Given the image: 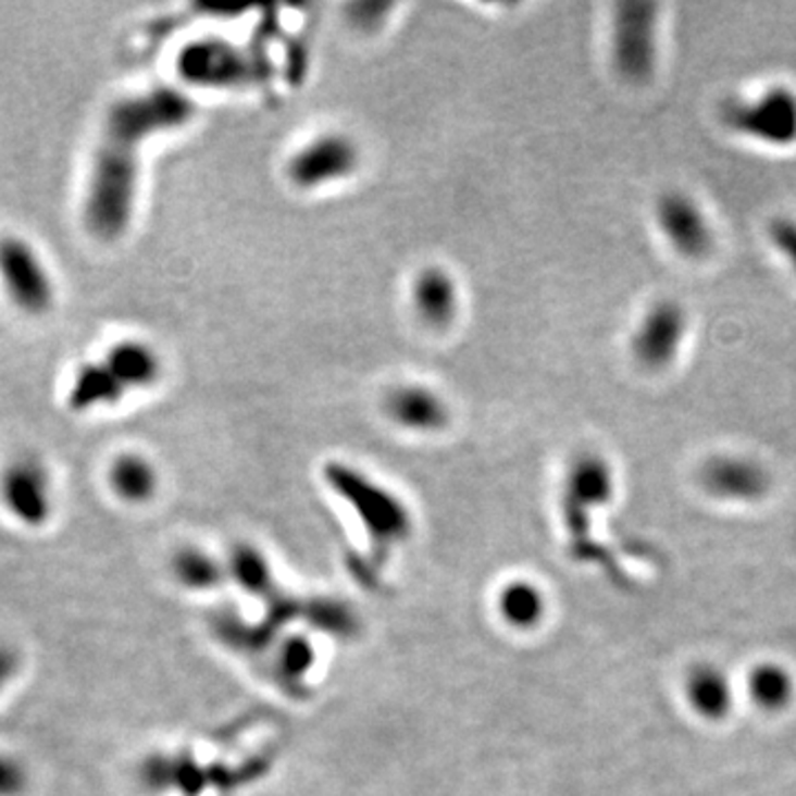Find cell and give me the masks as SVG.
Masks as SVG:
<instances>
[{
    "mask_svg": "<svg viewBox=\"0 0 796 796\" xmlns=\"http://www.w3.org/2000/svg\"><path fill=\"white\" fill-rule=\"evenodd\" d=\"M192 115V100L173 87H156L111 104L85 197V222L96 237L113 241L126 233L136 207L140 149L149 138L186 126Z\"/></svg>",
    "mask_w": 796,
    "mask_h": 796,
    "instance_id": "1",
    "label": "cell"
},
{
    "mask_svg": "<svg viewBox=\"0 0 796 796\" xmlns=\"http://www.w3.org/2000/svg\"><path fill=\"white\" fill-rule=\"evenodd\" d=\"M177 72L195 87L237 89L259 83L265 76V64L235 42L224 38H202L182 49Z\"/></svg>",
    "mask_w": 796,
    "mask_h": 796,
    "instance_id": "2",
    "label": "cell"
},
{
    "mask_svg": "<svg viewBox=\"0 0 796 796\" xmlns=\"http://www.w3.org/2000/svg\"><path fill=\"white\" fill-rule=\"evenodd\" d=\"M723 122L739 136L772 147L796 142V94L785 87H772L753 100L727 102Z\"/></svg>",
    "mask_w": 796,
    "mask_h": 796,
    "instance_id": "3",
    "label": "cell"
},
{
    "mask_svg": "<svg viewBox=\"0 0 796 796\" xmlns=\"http://www.w3.org/2000/svg\"><path fill=\"white\" fill-rule=\"evenodd\" d=\"M361 153L344 133H325L301 147L288 162V177L299 188H319L352 175Z\"/></svg>",
    "mask_w": 796,
    "mask_h": 796,
    "instance_id": "4",
    "label": "cell"
},
{
    "mask_svg": "<svg viewBox=\"0 0 796 796\" xmlns=\"http://www.w3.org/2000/svg\"><path fill=\"white\" fill-rule=\"evenodd\" d=\"M0 277L12 301L29 312L40 314L49 310L53 288L40 257L21 237L0 239Z\"/></svg>",
    "mask_w": 796,
    "mask_h": 796,
    "instance_id": "5",
    "label": "cell"
},
{
    "mask_svg": "<svg viewBox=\"0 0 796 796\" xmlns=\"http://www.w3.org/2000/svg\"><path fill=\"white\" fill-rule=\"evenodd\" d=\"M655 8L624 3L615 12L613 58L620 74L633 83L650 76L655 64Z\"/></svg>",
    "mask_w": 796,
    "mask_h": 796,
    "instance_id": "6",
    "label": "cell"
},
{
    "mask_svg": "<svg viewBox=\"0 0 796 796\" xmlns=\"http://www.w3.org/2000/svg\"><path fill=\"white\" fill-rule=\"evenodd\" d=\"M686 335V314L673 303L652 306L633 335V357L648 370H661L673 363Z\"/></svg>",
    "mask_w": 796,
    "mask_h": 796,
    "instance_id": "7",
    "label": "cell"
},
{
    "mask_svg": "<svg viewBox=\"0 0 796 796\" xmlns=\"http://www.w3.org/2000/svg\"><path fill=\"white\" fill-rule=\"evenodd\" d=\"M10 513L25 526H42L51 515L49 476L36 458L14 460L0 481Z\"/></svg>",
    "mask_w": 796,
    "mask_h": 796,
    "instance_id": "8",
    "label": "cell"
},
{
    "mask_svg": "<svg viewBox=\"0 0 796 796\" xmlns=\"http://www.w3.org/2000/svg\"><path fill=\"white\" fill-rule=\"evenodd\" d=\"M657 224L667 241L686 259H701L712 248L708 217L693 197L667 192L657 202Z\"/></svg>",
    "mask_w": 796,
    "mask_h": 796,
    "instance_id": "9",
    "label": "cell"
},
{
    "mask_svg": "<svg viewBox=\"0 0 796 796\" xmlns=\"http://www.w3.org/2000/svg\"><path fill=\"white\" fill-rule=\"evenodd\" d=\"M329 485L335 487L344 498H348L363 518L372 522L374 528L383 534H391L394 528H401L406 522V511L391 494L368 481L363 474L346 468V464H329L325 470Z\"/></svg>",
    "mask_w": 796,
    "mask_h": 796,
    "instance_id": "10",
    "label": "cell"
},
{
    "mask_svg": "<svg viewBox=\"0 0 796 796\" xmlns=\"http://www.w3.org/2000/svg\"><path fill=\"white\" fill-rule=\"evenodd\" d=\"M701 481L710 494L725 500H757L770 487V476L759 462L739 458V456H721L706 462L701 472Z\"/></svg>",
    "mask_w": 796,
    "mask_h": 796,
    "instance_id": "11",
    "label": "cell"
},
{
    "mask_svg": "<svg viewBox=\"0 0 796 796\" xmlns=\"http://www.w3.org/2000/svg\"><path fill=\"white\" fill-rule=\"evenodd\" d=\"M385 410L394 423L412 432H438L449 421L443 398L423 385H401L389 396Z\"/></svg>",
    "mask_w": 796,
    "mask_h": 796,
    "instance_id": "12",
    "label": "cell"
},
{
    "mask_svg": "<svg viewBox=\"0 0 796 796\" xmlns=\"http://www.w3.org/2000/svg\"><path fill=\"white\" fill-rule=\"evenodd\" d=\"M414 308L423 323L445 327L458 312V288L443 269H425L414 282Z\"/></svg>",
    "mask_w": 796,
    "mask_h": 796,
    "instance_id": "13",
    "label": "cell"
},
{
    "mask_svg": "<svg viewBox=\"0 0 796 796\" xmlns=\"http://www.w3.org/2000/svg\"><path fill=\"white\" fill-rule=\"evenodd\" d=\"M109 370L126 389L151 387L162 376V361L158 352L142 341H122L104 357Z\"/></svg>",
    "mask_w": 796,
    "mask_h": 796,
    "instance_id": "14",
    "label": "cell"
},
{
    "mask_svg": "<svg viewBox=\"0 0 796 796\" xmlns=\"http://www.w3.org/2000/svg\"><path fill=\"white\" fill-rule=\"evenodd\" d=\"M611 470L609 464L597 456H582L575 460L569 474L567 496L569 509H586L593 505H602L611 496Z\"/></svg>",
    "mask_w": 796,
    "mask_h": 796,
    "instance_id": "15",
    "label": "cell"
},
{
    "mask_svg": "<svg viewBox=\"0 0 796 796\" xmlns=\"http://www.w3.org/2000/svg\"><path fill=\"white\" fill-rule=\"evenodd\" d=\"M128 389L120 383V378L109 370L104 361L83 365L72 383L70 406L76 412L94 410L98 406L117 403Z\"/></svg>",
    "mask_w": 796,
    "mask_h": 796,
    "instance_id": "16",
    "label": "cell"
},
{
    "mask_svg": "<svg viewBox=\"0 0 796 796\" xmlns=\"http://www.w3.org/2000/svg\"><path fill=\"white\" fill-rule=\"evenodd\" d=\"M111 487L113 492L133 505L147 502L149 498H153L156 489H158V474L153 470V464L138 456V453H124L120 456L113 468H111Z\"/></svg>",
    "mask_w": 796,
    "mask_h": 796,
    "instance_id": "17",
    "label": "cell"
},
{
    "mask_svg": "<svg viewBox=\"0 0 796 796\" xmlns=\"http://www.w3.org/2000/svg\"><path fill=\"white\" fill-rule=\"evenodd\" d=\"M686 697L699 714L719 719L730 710L733 691H730V682L721 671L712 667H699L686 680Z\"/></svg>",
    "mask_w": 796,
    "mask_h": 796,
    "instance_id": "18",
    "label": "cell"
},
{
    "mask_svg": "<svg viewBox=\"0 0 796 796\" xmlns=\"http://www.w3.org/2000/svg\"><path fill=\"white\" fill-rule=\"evenodd\" d=\"M500 613L518 629H528L540 622L545 613V600L534 584L513 582L500 595Z\"/></svg>",
    "mask_w": 796,
    "mask_h": 796,
    "instance_id": "19",
    "label": "cell"
},
{
    "mask_svg": "<svg viewBox=\"0 0 796 796\" xmlns=\"http://www.w3.org/2000/svg\"><path fill=\"white\" fill-rule=\"evenodd\" d=\"M792 677L774 663H763L750 675V695L766 710H781L792 699Z\"/></svg>",
    "mask_w": 796,
    "mask_h": 796,
    "instance_id": "20",
    "label": "cell"
},
{
    "mask_svg": "<svg viewBox=\"0 0 796 796\" xmlns=\"http://www.w3.org/2000/svg\"><path fill=\"white\" fill-rule=\"evenodd\" d=\"M175 571L186 586H209V582L215 580V567H211L202 554H184L175 562Z\"/></svg>",
    "mask_w": 796,
    "mask_h": 796,
    "instance_id": "21",
    "label": "cell"
},
{
    "mask_svg": "<svg viewBox=\"0 0 796 796\" xmlns=\"http://www.w3.org/2000/svg\"><path fill=\"white\" fill-rule=\"evenodd\" d=\"M27 783V768L16 757L0 753V796H21Z\"/></svg>",
    "mask_w": 796,
    "mask_h": 796,
    "instance_id": "22",
    "label": "cell"
},
{
    "mask_svg": "<svg viewBox=\"0 0 796 796\" xmlns=\"http://www.w3.org/2000/svg\"><path fill=\"white\" fill-rule=\"evenodd\" d=\"M770 239L774 248L785 257L792 273L796 275V222L792 220H776L770 226Z\"/></svg>",
    "mask_w": 796,
    "mask_h": 796,
    "instance_id": "23",
    "label": "cell"
},
{
    "mask_svg": "<svg viewBox=\"0 0 796 796\" xmlns=\"http://www.w3.org/2000/svg\"><path fill=\"white\" fill-rule=\"evenodd\" d=\"M21 669V657L14 646L8 642H0V695L10 686V682L18 675Z\"/></svg>",
    "mask_w": 796,
    "mask_h": 796,
    "instance_id": "24",
    "label": "cell"
}]
</instances>
